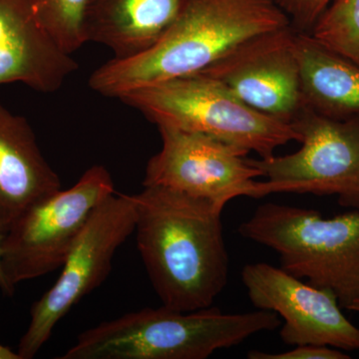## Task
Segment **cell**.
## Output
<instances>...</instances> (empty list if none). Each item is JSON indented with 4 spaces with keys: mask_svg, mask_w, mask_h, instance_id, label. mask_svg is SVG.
Returning a JSON list of instances; mask_svg holds the SVG:
<instances>
[{
    "mask_svg": "<svg viewBox=\"0 0 359 359\" xmlns=\"http://www.w3.org/2000/svg\"><path fill=\"white\" fill-rule=\"evenodd\" d=\"M132 198L137 248L163 306L211 308L229 278L223 208L158 186Z\"/></svg>",
    "mask_w": 359,
    "mask_h": 359,
    "instance_id": "6da1fadb",
    "label": "cell"
},
{
    "mask_svg": "<svg viewBox=\"0 0 359 359\" xmlns=\"http://www.w3.org/2000/svg\"><path fill=\"white\" fill-rule=\"evenodd\" d=\"M292 25L276 0H187L171 27L150 49L112 58L94 71L90 88L119 98L174 78L202 72L237 45Z\"/></svg>",
    "mask_w": 359,
    "mask_h": 359,
    "instance_id": "7a4b0ae2",
    "label": "cell"
},
{
    "mask_svg": "<svg viewBox=\"0 0 359 359\" xmlns=\"http://www.w3.org/2000/svg\"><path fill=\"white\" fill-rule=\"evenodd\" d=\"M280 323L278 314L264 309L223 313L212 306L194 311L146 308L85 330L57 358L205 359Z\"/></svg>",
    "mask_w": 359,
    "mask_h": 359,
    "instance_id": "3957f363",
    "label": "cell"
},
{
    "mask_svg": "<svg viewBox=\"0 0 359 359\" xmlns=\"http://www.w3.org/2000/svg\"><path fill=\"white\" fill-rule=\"evenodd\" d=\"M238 233L275 250L290 275L332 290L344 308L359 297V210L325 219L314 210L266 203Z\"/></svg>",
    "mask_w": 359,
    "mask_h": 359,
    "instance_id": "277c9868",
    "label": "cell"
},
{
    "mask_svg": "<svg viewBox=\"0 0 359 359\" xmlns=\"http://www.w3.org/2000/svg\"><path fill=\"white\" fill-rule=\"evenodd\" d=\"M118 99L157 127L205 135L264 160L273 158L280 146L299 141L292 124L255 110L218 80L203 74L148 85Z\"/></svg>",
    "mask_w": 359,
    "mask_h": 359,
    "instance_id": "5b68a950",
    "label": "cell"
},
{
    "mask_svg": "<svg viewBox=\"0 0 359 359\" xmlns=\"http://www.w3.org/2000/svg\"><path fill=\"white\" fill-rule=\"evenodd\" d=\"M114 193L109 171L94 165L74 186L26 210L2 241L1 263L11 285L60 269L92 212Z\"/></svg>",
    "mask_w": 359,
    "mask_h": 359,
    "instance_id": "8992f818",
    "label": "cell"
},
{
    "mask_svg": "<svg viewBox=\"0 0 359 359\" xmlns=\"http://www.w3.org/2000/svg\"><path fill=\"white\" fill-rule=\"evenodd\" d=\"M132 195L113 194L94 210L50 289L32 304L30 323L21 337L20 359H32L50 339L59 321L105 282L117 250L135 231Z\"/></svg>",
    "mask_w": 359,
    "mask_h": 359,
    "instance_id": "52a82bcc",
    "label": "cell"
},
{
    "mask_svg": "<svg viewBox=\"0 0 359 359\" xmlns=\"http://www.w3.org/2000/svg\"><path fill=\"white\" fill-rule=\"evenodd\" d=\"M290 124L302 144L297 152L250 159L268 179L269 194L337 195L359 210V115L335 119L304 106Z\"/></svg>",
    "mask_w": 359,
    "mask_h": 359,
    "instance_id": "ba28073f",
    "label": "cell"
},
{
    "mask_svg": "<svg viewBox=\"0 0 359 359\" xmlns=\"http://www.w3.org/2000/svg\"><path fill=\"white\" fill-rule=\"evenodd\" d=\"M162 148L149 160L143 186L171 189L224 209L238 197L269 195L261 170L243 149L205 135L158 127Z\"/></svg>",
    "mask_w": 359,
    "mask_h": 359,
    "instance_id": "9c48e42d",
    "label": "cell"
},
{
    "mask_svg": "<svg viewBox=\"0 0 359 359\" xmlns=\"http://www.w3.org/2000/svg\"><path fill=\"white\" fill-rule=\"evenodd\" d=\"M292 25L250 37L198 74L218 80L255 110L290 123L304 107Z\"/></svg>",
    "mask_w": 359,
    "mask_h": 359,
    "instance_id": "30bf717a",
    "label": "cell"
},
{
    "mask_svg": "<svg viewBox=\"0 0 359 359\" xmlns=\"http://www.w3.org/2000/svg\"><path fill=\"white\" fill-rule=\"evenodd\" d=\"M242 280L252 304L283 318L280 339L287 346L359 349V328L347 320L332 292L266 263L249 264Z\"/></svg>",
    "mask_w": 359,
    "mask_h": 359,
    "instance_id": "8fae6325",
    "label": "cell"
},
{
    "mask_svg": "<svg viewBox=\"0 0 359 359\" xmlns=\"http://www.w3.org/2000/svg\"><path fill=\"white\" fill-rule=\"evenodd\" d=\"M77 69L40 25L29 0H0V86L21 83L52 93Z\"/></svg>",
    "mask_w": 359,
    "mask_h": 359,
    "instance_id": "7c38bea8",
    "label": "cell"
},
{
    "mask_svg": "<svg viewBox=\"0 0 359 359\" xmlns=\"http://www.w3.org/2000/svg\"><path fill=\"white\" fill-rule=\"evenodd\" d=\"M60 189L29 123L0 103V231L6 233L26 210Z\"/></svg>",
    "mask_w": 359,
    "mask_h": 359,
    "instance_id": "4fadbf2b",
    "label": "cell"
},
{
    "mask_svg": "<svg viewBox=\"0 0 359 359\" xmlns=\"http://www.w3.org/2000/svg\"><path fill=\"white\" fill-rule=\"evenodd\" d=\"M187 0H91L84 20L87 42L108 47L116 59L143 53L168 32Z\"/></svg>",
    "mask_w": 359,
    "mask_h": 359,
    "instance_id": "5bb4252c",
    "label": "cell"
},
{
    "mask_svg": "<svg viewBox=\"0 0 359 359\" xmlns=\"http://www.w3.org/2000/svg\"><path fill=\"white\" fill-rule=\"evenodd\" d=\"M304 106L335 119L359 115V66L320 43L295 34Z\"/></svg>",
    "mask_w": 359,
    "mask_h": 359,
    "instance_id": "9a60e30c",
    "label": "cell"
},
{
    "mask_svg": "<svg viewBox=\"0 0 359 359\" xmlns=\"http://www.w3.org/2000/svg\"><path fill=\"white\" fill-rule=\"evenodd\" d=\"M309 34L359 66V0H332Z\"/></svg>",
    "mask_w": 359,
    "mask_h": 359,
    "instance_id": "2e32d148",
    "label": "cell"
},
{
    "mask_svg": "<svg viewBox=\"0 0 359 359\" xmlns=\"http://www.w3.org/2000/svg\"><path fill=\"white\" fill-rule=\"evenodd\" d=\"M40 25L66 53L85 43L84 20L91 0H29Z\"/></svg>",
    "mask_w": 359,
    "mask_h": 359,
    "instance_id": "e0dca14e",
    "label": "cell"
},
{
    "mask_svg": "<svg viewBox=\"0 0 359 359\" xmlns=\"http://www.w3.org/2000/svg\"><path fill=\"white\" fill-rule=\"evenodd\" d=\"M297 32L309 33L332 0H276Z\"/></svg>",
    "mask_w": 359,
    "mask_h": 359,
    "instance_id": "ac0fdd59",
    "label": "cell"
},
{
    "mask_svg": "<svg viewBox=\"0 0 359 359\" xmlns=\"http://www.w3.org/2000/svg\"><path fill=\"white\" fill-rule=\"evenodd\" d=\"M250 359H348L351 356L339 349L327 346L304 344L297 346L292 351L280 353H266L252 351L248 353Z\"/></svg>",
    "mask_w": 359,
    "mask_h": 359,
    "instance_id": "d6986e66",
    "label": "cell"
},
{
    "mask_svg": "<svg viewBox=\"0 0 359 359\" xmlns=\"http://www.w3.org/2000/svg\"><path fill=\"white\" fill-rule=\"evenodd\" d=\"M4 233L0 231V292L4 297H13L15 292L16 287L11 285V283L7 280L6 273H4V266L1 263V245L4 241Z\"/></svg>",
    "mask_w": 359,
    "mask_h": 359,
    "instance_id": "ffe728a7",
    "label": "cell"
},
{
    "mask_svg": "<svg viewBox=\"0 0 359 359\" xmlns=\"http://www.w3.org/2000/svg\"><path fill=\"white\" fill-rule=\"evenodd\" d=\"M0 359H20L18 353H14L9 347L0 344Z\"/></svg>",
    "mask_w": 359,
    "mask_h": 359,
    "instance_id": "44dd1931",
    "label": "cell"
},
{
    "mask_svg": "<svg viewBox=\"0 0 359 359\" xmlns=\"http://www.w3.org/2000/svg\"><path fill=\"white\" fill-rule=\"evenodd\" d=\"M346 309H348V311H355V313H359V297L354 299L353 302H349L346 306Z\"/></svg>",
    "mask_w": 359,
    "mask_h": 359,
    "instance_id": "7402d4cb",
    "label": "cell"
}]
</instances>
